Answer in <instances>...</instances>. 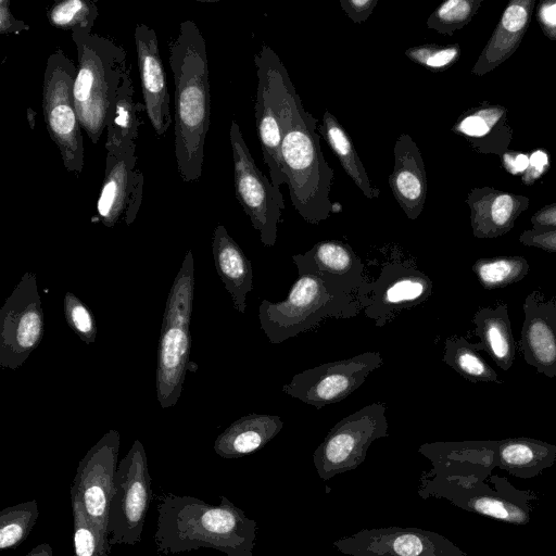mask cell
Instances as JSON below:
<instances>
[{"instance_id":"33","label":"cell","mask_w":556,"mask_h":556,"mask_svg":"<svg viewBox=\"0 0 556 556\" xmlns=\"http://www.w3.org/2000/svg\"><path fill=\"white\" fill-rule=\"evenodd\" d=\"M99 15L96 2L90 0H63L54 3L47 13L49 23L63 30L92 33Z\"/></svg>"},{"instance_id":"48","label":"cell","mask_w":556,"mask_h":556,"mask_svg":"<svg viewBox=\"0 0 556 556\" xmlns=\"http://www.w3.org/2000/svg\"><path fill=\"white\" fill-rule=\"evenodd\" d=\"M26 117H27V121H28L29 128L31 130H34L35 129L36 112L31 108H27V110H26Z\"/></svg>"},{"instance_id":"8","label":"cell","mask_w":556,"mask_h":556,"mask_svg":"<svg viewBox=\"0 0 556 556\" xmlns=\"http://www.w3.org/2000/svg\"><path fill=\"white\" fill-rule=\"evenodd\" d=\"M77 67L61 49L47 60L42 84V110L47 130L56 144L64 167L78 177L84 167L81 125L74 101Z\"/></svg>"},{"instance_id":"10","label":"cell","mask_w":556,"mask_h":556,"mask_svg":"<svg viewBox=\"0 0 556 556\" xmlns=\"http://www.w3.org/2000/svg\"><path fill=\"white\" fill-rule=\"evenodd\" d=\"M151 497L147 454L142 443L135 440L115 473L108 522L110 548L140 542Z\"/></svg>"},{"instance_id":"36","label":"cell","mask_w":556,"mask_h":556,"mask_svg":"<svg viewBox=\"0 0 556 556\" xmlns=\"http://www.w3.org/2000/svg\"><path fill=\"white\" fill-rule=\"evenodd\" d=\"M64 316L70 328L87 344H92L97 337L94 317L89 307L74 293L66 292L63 300Z\"/></svg>"},{"instance_id":"39","label":"cell","mask_w":556,"mask_h":556,"mask_svg":"<svg viewBox=\"0 0 556 556\" xmlns=\"http://www.w3.org/2000/svg\"><path fill=\"white\" fill-rule=\"evenodd\" d=\"M514 210V199L510 195H497L491 205L490 224L484 237H494L506 231L513 219Z\"/></svg>"},{"instance_id":"40","label":"cell","mask_w":556,"mask_h":556,"mask_svg":"<svg viewBox=\"0 0 556 556\" xmlns=\"http://www.w3.org/2000/svg\"><path fill=\"white\" fill-rule=\"evenodd\" d=\"M377 3L378 0H340L342 10L356 24L368 20Z\"/></svg>"},{"instance_id":"4","label":"cell","mask_w":556,"mask_h":556,"mask_svg":"<svg viewBox=\"0 0 556 556\" xmlns=\"http://www.w3.org/2000/svg\"><path fill=\"white\" fill-rule=\"evenodd\" d=\"M317 130V119L295 93L283 124L281 165L294 210L313 225L326 220L332 211L329 193L334 177L323 155Z\"/></svg>"},{"instance_id":"45","label":"cell","mask_w":556,"mask_h":556,"mask_svg":"<svg viewBox=\"0 0 556 556\" xmlns=\"http://www.w3.org/2000/svg\"><path fill=\"white\" fill-rule=\"evenodd\" d=\"M53 549L50 544L41 543L31 548L25 556H52Z\"/></svg>"},{"instance_id":"44","label":"cell","mask_w":556,"mask_h":556,"mask_svg":"<svg viewBox=\"0 0 556 556\" xmlns=\"http://www.w3.org/2000/svg\"><path fill=\"white\" fill-rule=\"evenodd\" d=\"M529 160L530 165L534 167L538 172H541L547 164V156L542 151L534 152Z\"/></svg>"},{"instance_id":"28","label":"cell","mask_w":556,"mask_h":556,"mask_svg":"<svg viewBox=\"0 0 556 556\" xmlns=\"http://www.w3.org/2000/svg\"><path fill=\"white\" fill-rule=\"evenodd\" d=\"M318 130L340 161L344 172L363 194L369 200L378 198L380 190L371 184L350 136L328 110L324 112Z\"/></svg>"},{"instance_id":"5","label":"cell","mask_w":556,"mask_h":556,"mask_svg":"<svg viewBox=\"0 0 556 556\" xmlns=\"http://www.w3.org/2000/svg\"><path fill=\"white\" fill-rule=\"evenodd\" d=\"M361 311L357 291L345 283L318 274H299L285 300L262 301L258 319L269 342L279 344L326 318H352Z\"/></svg>"},{"instance_id":"22","label":"cell","mask_w":556,"mask_h":556,"mask_svg":"<svg viewBox=\"0 0 556 556\" xmlns=\"http://www.w3.org/2000/svg\"><path fill=\"white\" fill-rule=\"evenodd\" d=\"M299 274H318L337 279L355 291L361 288L365 274L361 257L345 242L324 240L304 254L292 256Z\"/></svg>"},{"instance_id":"12","label":"cell","mask_w":556,"mask_h":556,"mask_svg":"<svg viewBox=\"0 0 556 556\" xmlns=\"http://www.w3.org/2000/svg\"><path fill=\"white\" fill-rule=\"evenodd\" d=\"M229 139L233 160L235 193L265 247H274L285 208L283 197L256 166L240 127L232 121Z\"/></svg>"},{"instance_id":"32","label":"cell","mask_w":556,"mask_h":556,"mask_svg":"<svg viewBox=\"0 0 556 556\" xmlns=\"http://www.w3.org/2000/svg\"><path fill=\"white\" fill-rule=\"evenodd\" d=\"M39 516L36 500L9 506L0 511V549L18 546L26 540Z\"/></svg>"},{"instance_id":"27","label":"cell","mask_w":556,"mask_h":556,"mask_svg":"<svg viewBox=\"0 0 556 556\" xmlns=\"http://www.w3.org/2000/svg\"><path fill=\"white\" fill-rule=\"evenodd\" d=\"M472 323L484 351L501 369L509 370L515 361L516 349L507 304L480 308Z\"/></svg>"},{"instance_id":"15","label":"cell","mask_w":556,"mask_h":556,"mask_svg":"<svg viewBox=\"0 0 556 556\" xmlns=\"http://www.w3.org/2000/svg\"><path fill=\"white\" fill-rule=\"evenodd\" d=\"M383 364L380 352L321 364L294 375L282 392L316 408L336 404L358 389Z\"/></svg>"},{"instance_id":"42","label":"cell","mask_w":556,"mask_h":556,"mask_svg":"<svg viewBox=\"0 0 556 556\" xmlns=\"http://www.w3.org/2000/svg\"><path fill=\"white\" fill-rule=\"evenodd\" d=\"M29 26L22 20L15 18L10 9V0L0 1V34H20L21 31L28 30Z\"/></svg>"},{"instance_id":"46","label":"cell","mask_w":556,"mask_h":556,"mask_svg":"<svg viewBox=\"0 0 556 556\" xmlns=\"http://www.w3.org/2000/svg\"><path fill=\"white\" fill-rule=\"evenodd\" d=\"M508 164L513 166L514 172H522L530 165V160L523 154L517 155Z\"/></svg>"},{"instance_id":"13","label":"cell","mask_w":556,"mask_h":556,"mask_svg":"<svg viewBox=\"0 0 556 556\" xmlns=\"http://www.w3.org/2000/svg\"><path fill=\"white\" fill-rule=\"evenodd\" d=\"M45 332L36 275L26 271L0 309V367L17 369Z\"/></svg>"},{"instance_id":"20","label":"cell","mask_w":556,"mask_h":556,"mask_svg":"<svg viewBox=\"0 0 556 556\" xmlns=\"http://www.w3.org/2000/svg\"><path fill=\"white\" fill-rule=\"evenodd\" d=\"M394 165L389 176L392 194L405 215L415 220L421 214L427 194L425 165L414 139L402 134L394 148Z\"/></svg>"},{"instance_id":"1","label":"cell","mask_w":556,"mask_h":556,"mask_svg":"<svg viewBox=\"0 0 556 556\" xmlns=\"http://www.w3.org/2000/svg\"><path fill=\"white\" fill-rule=\"evenodd\" d=\"M419 453L432 465L419 478L418 494L422 498H445L467 511L511 525L530 521L532 491L516 489L506 478L490 477L496 467L497 441H462L425 443Z\"/></svg>"},{"instance_id":"26","label":"cell","mask_w":556,"mask_h":556,"mask_svg":"<svg viewBox=\"0 0 556 556\" xmlns=\"http://www.w3.org/2000/svg\"><path fill=\"white\" fill-rule=\"evenodd\" d=\"M556 460V445L532 439L509 438L497 441L496 467L510 475L529 479L552 467Z\"/></svg>"},{"instance_id":"41","label":"cell","mask_w":556,"mask_h":556,"mask_svg":"<svg viewBox=\"0 0 556 556\" xmlns=\"http://www.w3.org/2000/svg\"><path fill=\"white\" fill-rule=\"evenodd\" d=\"M520 242L547 252H556V229L526 231L521 235Z\"/></svg>"},{"instance_id":"43","label":"cell","mask_w":556,"mask_h":556,"mask_svg":"<svg viewBox=\"0 0 556 556\" xmlns=\"http://www.w3.org/2000/svg\"><path fill=\"white\" fill-rule=\"evenodd\" d=\"M458 130L467 136L481 137L489 131V125L480 115H469L460 122Z\"/></svg>"},{"instance_id":"35","label":"cell","mask_w":556,"mask_h":556,"mask_svg":"<svg viewBox=\"0 0 556 556\" xmlns=\"http://www.w3.org/2000/svg\"><path fill=\"white\" fill-rule=\"evenodd\" d=\"M528 21V12L525 7L518 3L510 4L504 12L500 24V29L489 48L488 56L491 60H500L514 41V36L507 34L520 35Z\"/></svg>"},{"instance_id":"6","label":"cell","mask_w":556,"mask_h":556,"mask_svg":"<svg viewBox=\"0 0 556 556\" xmlns=\"http://www.w3.org/2000/svg\"><path fill=\"white\" fill-rule=\"evenodd\" d=\"M78 67L74 101L81 128L97 144L106 128V117L128 68L126 51L110 38L74 30Z\"/></svg>"},{"instance_id":"16","label":"cell","mask_w":556,"mask_h":556,"mask_svg":"<svg viewBox=\"0 0 556 556\" xmlns=\"http://www.w3.org/2000/svg\"><path fill=\"white\" fill-rule=\"evenodd\" d=\"M333 546L349 556H467L447 538L419 528L362 529Z\"/></svg>"},{"instance_id":"23","label":"cell","mask_w":556,"mask_h":556,"mask_svg":"<svg viewBox=\"0 0 556 556\" xmlns=\"http://www.w3.org/2000/svg\"><path fill=\"white\" fill-rule=\"evenodd\" d=\"M212 252L216 271L230 294L235 308L244 314L247 295L253 287L251 262L222 224L214 229Z\"/></svg>"},{"instance_id":"7","label":"cell","mask_w":556,"mask_h":556,"mask_svg":"<svg viewBox=\"0 0 556 556\" xmlns=\"http://www.w3.org/2000/svg\"><path fill=\"white\" fill-rule=\"evenodd\" d=\"M254 63L257 76L255 118L258 139L271 184L280 189L286 184L280 156L283 124L296 91L282 61L269 46H262L254 55Z\"/></svg>"},{"instance_id":"47","label":"cell","mask_w":556,"mask_h":556,"mask_svg":"<svg viewBox=\"0 0 556 556\" xmlns=\"http://www.w3.org/2000/svg\"><path fill=\"white\" fill-rule=\"evenodd\" d=\"M542 17L548 25H556V3L545 7L542 11Z\"/></svg>"},{"instance_id":"11","label":"cell","mask_w":556,"mask_h":556,"mask_svg":"<svg viewBox=\"0 0 556 556\" xmlns=\"http://www.w3.org/2000/svg\"><path fill=\"white\" fill-rule=\"evenodd\" d=\"M432 287L431 279L410 260L393 258L382 264L376 279L365 275L357 299L365 315L383 327L401 312L427 301Z\"/></svg>"},{"instance_id":"14","label":"cell","mask_w":556,"mask_h":556,"mask_svg":"<svg viewBox=\"0 0 556 556\" xmlns=\"http://www.w3.org/2000/svg\"><path fill=\"white\" fill-rule=\"evenodd\" d=\"M121 435L109 430L79 462L71 484V497L77 498L100 533L103 546L110 552L109 508L118 465Z\"/></svg>"},{"instance_id":"3","label":"cell","mask_w":556,"mask_h":556,"mask_svg":"<svg viewBox=\"0 0 556 556\" xmlns=\"http://www.w3.org/2000/svg\"><path fill=\"white\" fill-rule=\"evenodd\" d=\"M169 65L175 83L174 152L184 182L202 175L204 142L210 128L211 93L205 40L193 21L179 25L169 45Z\"/></svg>"},{"instance_id":"2","label":"cell","mask_w":556,"mask_h":556,"mask_svg":"<svg viewBox=\"0 0 556 556\" xmlns=\"http://www.w3.org/2000/svg\"><path fill=\"white\" fill-rule=\"evenodd\" d=\"M256 536V521L226 496L217 505L172 493L159 500L154 533L159 554L213 548L226 556H252Z\"/></svg>"},{"instance_id":"24","label":"cell","mask_w":556,"mask_h":556,"mask_svg":"<svg viewBox=\"0 0 556 556\" xmlns=\"http://www.w3.org/2000/svg\"><path fill=\"white\" fill-rule=\"evenodd\" d=\"M282 428L279 416L252 413L226 428L216 438L214 451L223 458H240L263 448Z\"/></svg>"},{"instance_id":"17","label":"cell","mask_w":556,"mask_h":556,"mask_svg":"<svg viewBox=\"0 0 556 556\" xmlns=\"http://www.w3.org/2000/svg\"><path fill=\"white\" fill-rule=\"evenodd\" d=\"M136 148L106 152L96 219L108 228H113L119 222L131 225L140 210L143 174L137 166Z\"/></svg>"},{"instance_id":"19","label":"cell","mask_w":556,"mask_h":556,"mask_svg":"<svg viewBox=\"0 0 556 556\" xmlns=\"http://www.w3.org/2000/svg\"><path fill=\"white\" fill-rule=\"evenodd\" d=\"M520 350L526 363L548 378H556V296L539 290L529 293L522 305Z\"/></svg>"},{"instance_id":"34","label":"cell","mask_w":556,"mask_h":556,"mask_svg":"<svg viewBox=\"0 0 556 556\" xmlns=\"http://www.w3.org/2000/svg\"><path fill=\"white\" fill-rule=\"evenodd\" d=\"M74 520L75 556H109L97 528L88 518L83 504L71 497Z\"/></svg>"},{"instance_id":"18","label":"cell","mask_w":556,"mask_h":556,"mask_svg":"<svg viewBox=\"0 0 556 556\" xmlns=\"http://www.w3.org/2000/svg\"><path fill=\"white\" fill-rule=\"evenodd\" d=\"M135 45L146 113L156 136L163 137L172 122L166 72L153 28L137 24Z\"/></svg>"},{"instance_id":"37","label":"cell","mask_w":556,"mask_h":556,"mask_svg":"<svg viewBox=\"0 0 556 556\" xmlns=\"http://www.w3.org/2000/svg\"><path fill=\"white\" fill-rule=\"evenodd\" d=\"M472 3L466 0H447L429 16L427 26L442 34H451L470 17Z\"/></svg>"},{"instance_id":"38","label":"cell","mask_w":556,"mask_h":556,"mask_svg":"<svg viewBox=\"0 0 556 556\" xmlns=\"http://www.w3.org/2000/svg\"><path fill=\"white\" fill-rule=\"evenodd\" d=\"M404 53L416 64L431 71H441L456 60L458 49L455 46L420 45L408 48Z\"/></svg>"},{"instance_id":"31","label":"cell","mask_w":556,"mask_h":556,"mask_svg":"<svg viewBox=\"0 0 556 556\" xmlns=\"http://www.w3.org/2000/svg\"><path fill=\"white\" fill-rule=\"evenodd\" d=\"M529 269L527 260L521 256L480 258L472 265V271L485 290L501 289L518 282L528 275Z\"/></svg>"},{"instance_id":"30","label":"cell","mask_w":556,"mask_h":556,"mask_svg":"<svg viewBox=\"0 0 556 556\" xmlns=\"http://www.w3.org/2000/svg\"><path fill=\"white\" fill-rule=\"evenodd\" d=\"M194 290V263L192 251L184 258L169 290L163 314V326L190 327Z\"/></svg>"},{"instance_id":"21","label":"cell","mask_w":556,"mask_h":556,"mask_svg":"<svg viewBox=\"0 0 556 556\" xmlns=\"http://www.w3.org/2000/svg\"><path fill=\"white\" fill-rule=\"evenodd\" d=\"M190 352V327L162 325L156 367V399L162 408L174 406L180 397Z\"/></svg>"},{"instance_id":"9","label":"cell","mask_w":556,"mask_h":556,"mask_svg":"<svg viewBox=\"0 0 556 556\" xmlns=\"http://www.w3.org/2000/svg\"><path fill=\"white\" fill-rule=\"evenodd\" d=\"M387 406L368 404L338 421L313 453L317 475L324 481L356 469L371 443L389 435Z\"/></svg>"},{"instance_id":"29","label":"cell","mask_w":556,"mask_h":556,"mask_svg":"<svg viewBox=\"0 0 556 556\" xmlns=\"http://www.w3.org/2000/svg\"><path fill=\"white\" fill-rule=\"evenodd\" d=\"M481 342L471 343L464 337H451L444 344L443 361L471 382H501L495 370L480 356Z\"/></svg>"},{"instance_id":"25","label":"cell","mask_w":556,"mask_h":556,"mask_svg":"<svg viewBox=\"0 0 556 556\" xmlns=\"http://www.w3.org/2000/svg\"><path fill=\"white\" fill-rule=\"evenodd\" d=\"M134 83L131 65L128 66L119 89L106 117L105 150L123 151L137 147L139 137L140 113L146 110L144 104L134 100Z\"/></svg>"}]
</instances>
